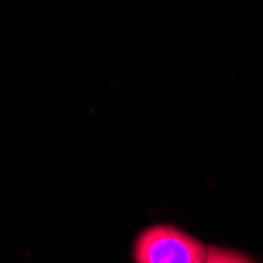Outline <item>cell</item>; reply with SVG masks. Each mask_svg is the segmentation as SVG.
I'll use <instances>...</instances> for the list:
<instances>
[{"instance_id":"1","label":"cell","mask_w":263,"mask_h":263,"mask_svg":"<svg viewBox=\"0 0 263 263\" xmlns=\"http://www.w3.org/2000/svg\"><path fill=\"white\" fill-rule=\"evenodd\" d=\"M205 257L200 241L171 226L143 230L134 245L136 263H203Z\"/></svg>"},{"instance_id":"2","label":"cell","mask_w":263,"mask_h":263,"mask_svg":"<svg viewBox=\"0 0 263 263\" xmlns=\"http://www.w3.org/2000/svg\"><path fill=\"white\" fill-rule=\"evenodd\" d=\"M203 263H254L246 255L221 248H210Z\"/></svg>"}]
</instances>
